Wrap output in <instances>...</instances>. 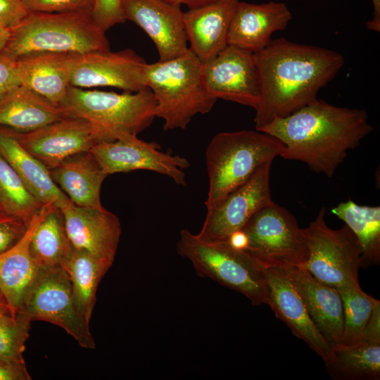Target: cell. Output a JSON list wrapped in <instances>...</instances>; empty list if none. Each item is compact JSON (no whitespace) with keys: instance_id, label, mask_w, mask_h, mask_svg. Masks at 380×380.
Returning <instances> with one entry per match:
<instances>
[{"instance_id":"cell-27","label":"cell","mask_w":380,"mask_h":380,"mask_svg":"<svg viewBox=\"0 0 380 380\" xmlns=\"http://www.w3.org/2000/svg\"><path fill=\"white\" fill-rule=\"evenodd\" d=\"M324 362L327 373L335 380H379L380 343L341 344L332 348Z\"/></svg>"},{"instance_id":"cell-37","label":"cell","mask_w":380,"mask_h":380,"mask_svg":"<svg viewBox=\"0 0 380 380\" xmlns=\"http://www.w3.org/2000/svg\"><path fill=\"white\" fill-rule=\"evenodd\" d=\"M23 0H0V25L13 28L29 13Z\"/></svg>"},{"instance_id":"cell-13","label":"cell","mask_w":380,"mask_h":380,"mask_svg":"<svg viewBox=\"0 0 380 380\" xmlns=\"http://www.w3.org/2000/svg\"><path fill=\"white\" fill-rule=\"evenodd\" d=\"M201 81L216 99L256 108L260 95L258 69L254 53L227 45L202 64Z\"/></svg>"},{"instance_id":"cell-18","label":"cell","mask_w":380,"mask_h":380,"mask_svg":"<svg viewBox=\"0 0 380 380\" xmlns=\"http://www.w3.org/2000/svg\"><path fill=\"white\" fill-rule=\"evenodd\" d=\"M270 300V307L298 338L322 360L329 356L331 347L312 322L306 306L285 270L266 269Z\"/></svg>"},{"instance_id":"cell-31","label":"cell","mask_w":380,"mask_h":380,"mask_svg":"<svg viewBox=\"0 0 380 380\" xmlns=\"http://www.w3.org/2000/svg\"><path fill=\"white\" fill-rule=\"evenodd\" d=\"M43 204L28 189L22 179L0 154V208L3 213L30 224Z\"/></svg>"},{"instance_id":"cell-36","label":"cell","mask_w":380,"mask_h":380,"mask_svg":"<svg viewBox=\"0 0 380 380\" xmlns=\"http://www.w3.org/2000/svg\"><path fill=\"white\" fill-rule=\"evenodd\" d=\"M28 224L17 217L0 213V253L13 246L25 234Z\"/></svg>"},{"instance_id":"cell-14","label":"cell","mask_w":380,"mask_h":380,"mask_svg":"<svg viewBox=\"0 0 380 380\" xmlns=\"http://www.w3.org/2000/svg\"><path fill=\"white\" fill-rule=\"evenodd\" d=\"M147 63L130 49L112 52L70 53V86L79 88L113 87L136 92L147 88Z\"/></svg>"},{"instance_id":"cell-40","label":"cell","mask_w":380,"mask_h":380,"mask_svg":"<svg viewBox=\"0 0 380 380\" xmlns=\"http://www.w3.org/2000/svg\"><path fill=\"white\" fill-rule=\"evenodd\" d=\"M363 341L380 343V302L375 306L367 324Z\"/></svg>"},{"instance_id":"cell-42","label":"cell","mask_w":380,"mask_h":380,"mask_svg":"<svg viewBox=\"0 0 380 380\" xmlns=\"http://www.w3.org/2000/svg\"><path fill=\"white\" fill-rule=\"evenodd\" d=\"M373 4V15L367 23V28L372 31H380V0H371Z\"/></svg>"},{"instance_id":"cell-30","label":"cell","mask_w":380,"mask_h":380,"mask_svg":"<svg viewBox=\"0 0 380 380\" xmlns=\"http://www.w3.org/2000/svg\"><path fill=\"white\" fill-rule=\"evenodd\" d=\"M111 266L87 252L73 248L62 265L70 278L77 307L89 323L95 306L98 286Z\"/></svg>"},{"instance_id":"cell-20","label":"cell","mask_w":380,"mask_h":380,"mask_svg":"<svg viewBox=\"0 0 380 380\" xmlns=\"http://www.w3.org/2000/svg\"><path fill=\"white\" fill-rule=\"evenodd\" d=\"M239 0H218L183 13L189 48L202 64L213 58L227 45L231 19Z\"/></svg>"},{"instance_id":"cell-34","label":"cell","mask_w":380,"mask_h":380,"mask_svg":"<svg viewBox=\"0 0 380 380\" xmlns=\"http://www.w3.org/2000/svg\"><path fill=\"white\" fill-rule=\"evenodd\" d=\"M91 15L98 27L105 32L114 25L125 22L121 0H94Z\"/></svg>"},{"instance_id":"cell-38","label":"cell","mask_w":380,"mask_h":380,"mask_svg":"<svg viewBox=\"0 0 380 380\" xmlns=\"http://www.w3.org/2000/svg\"><path fill=\"white\" fill-rule=\"evenodd\" d=\"M20 85L16 60L0 52V99Z\"/></svg>"},{"instance_id":"cell-16","label":"cell","mask_w":380,"mask_h":380,"mask_svg":"<svg viewBox=\"0 0 380 380\" xmlns=\"http://www.w3.org/2000/svg\"><path fill=\"white\" fill-rule=\"evenodd\" d=\"M125 20L140 27L152 39L159 61L172 59L189 49L180 6L164 0H121Z\"/></svg>"},{"instance_id":"cell-46","label":"cell","mask_w":380,"mask_h":380,"mask_svg":"<svg viewBox=\"0 0 380 380\" xmlns=\"http://www.w3.org/2000/svg\"><path fill=\"white\" fill-rule=\"evenodd\" d=\"M2 212L1 210V208H0V213Z\"/></svg>"},{"instance_id":"cell-28","label":"cell","mask_w":380,"mask_h":380,"mask_svg":"<svg viewBox=\"0 0 380 380\" xmlns=\"http://www.w3.org/2000/svg\"><path fill=\"white\" fill-rule=\"evenodd\" d=\"M72 246L65 228L61 209L48 205L30 241V253L38 267L62 266Z\"/></svg>"},{"instance_id":"cell-9","label":"cell","mask_w":380,"mask_h":380,"mask_svg":"<svg viewBox=\"0 0 380 380\" xmlns=\"http://www.w3.org/2000/svg\"><path fill=\"white\" fill-rule=\"evenodd\" d=\"M17 314L31 322L40 320L56 324L81 347L96 348L89 323L77 307L70 278L62 266L38 268Z\"/></svg>"},{"instance_id":"cell-2","label":"cell","mask_w":380,"mask_h":380,"mask_svg":"<svg viewBox=\"0 0 380 380\" xmlns=\"http://www.w3.org/2000/svg\"><path fill=\"white\" fill-rule=\"evenodd\" d=\"M372 129L366 110L336 106L317 99L260 131L284 144L280 157L303 162L331 178L348 151L357 147Z\"/></svg>"},{"instance_id":"cell-15","label":"cell","mask_w":380,"mask_h":380,"mask_svg":"<svg viewBox=\"0 0 380 380\" xmlns=\"http://www.w3.org/2000/svg\"><path fill=\"white\" fill-rule=\"evenodd\" d=\"M8 129L20 145L48 169L71 156L90 151L96 144L103 141L94 125L84 119L72 116L28 132Z\"/></svg>"},{"instance_id":"cell-33","label":"cell","mask_w":380,"mask_h":380,"mask_svg":"<svg viewBox=\"0 0 380 380\" xmlns=\"http://www.w3.org/2000/svg\"><path fill=\"white\" fill-rule=\"evenodd\" d=\"M31 321L20 314L0 310V360L25 362L23 353Z\"/></svg>"},{"instance_id":"cell-10","label":"cell","mask_w":380,"mask_h":380,"mask_svg":"<svg viewBox=\"0 0 380 380\" xmlns=\"http://www.w3.org/2000/svg\"><path fill=\"white\" fill-rule=\"evenodd\" d=\"M243 229L248 238L246 251L265 268L303 267L308 249L296 217L274 201L256 212Z\"/></svg>"},{"instance_id":"cell-45","label":"cell","mask_w":380,"mask_h":380,"mask_svg":"<svg viewBox=\"0 0 380 380\" xmlns=\"http://www.w3.org/2000/svg\"><path fill=\"white\" fill-rule=\"evenodd\" d=\"M8 310L6 301L0 291V310Z\"/></svg>"},{"instance_id":"cell-6","label":"cell","mask_w":380,"mask_h":380,"mask_svg":"<svg viewBox=\"0 0 380 380\" xmlns=\"http://www.w3.org/2000/svg\"><path fill=\"white\" fill-rule=\"evenodd\" d=\"M60 106L68 116L89 122L103 141L136 135L156 118L157 103L148 88L118 94L70 86Z\"/></svg>"},{"instance_id":"cell-7","label":"cell","mask_w":380,"mask_h":380,"mask_svg":"<svg viewBox=\"0 0 380 380\" xmlns=\"http://www.w3.org/2000/svg\"><path fill=\"white\" fill-rule=\"evenodd\" d=\"M177 251L201 277L238 291L253 305H270L266 268L247 251L234 249L227 241H203L186 229L180 232Z\"/></svg>"},{"instance_id":"cell-11","label":"cell","mask_w":380,"mask_h":380,"mask_svg":"<svg viewBox=\"0 0 380 380\" xmlns=\"http://www.w3.org/2000/svg\"><path fill=\"white\" fill-rule=\"evenodd\" d=\"M271 165H260L245 183L208 208L197 236L205 241H227L232 233L243 229L256 212L272 203Z\"/></svg>"},{"instance_id":"cell-21","label":"cell","mask_w":380,"mask_h":380,"mask_svg":"<svg viewBox=\"0 0 380 380\" xmlns=\"http://www.w3.org/2000/svg\"><path fill=\"white\" fill-rule=\"evenodd\" d=\"M308 312L331 349L341 345L343 304L339 292L316 279L303 267L285 270Z\"/></svg>"},{"instance_id":"cell-29","label":"cell","mask_w":380,"mask_h":380,"mask_svg":"<svg viewBox=\"0 0 380 380\" xmlns=\"http://www.w3.org/2000/svg\"><path fill=\"white\" fill-rule=\"evenodd\" d=\"M356 236L362 249L361 267L380 262V207L362 205L348 199L331 210Z\"/></svg>"},{"instance_id":"cell-41","label":"cell","mask_w":380,"mask_h":380,"mask_svg":"<svg viewBox=\"0 0 380 380\" xmlns=\"http://www.w3.org/2000/svg\"><path fill=\"white\" fill-rule=\"evenodd\" d=\"M227 242L232 248L238 251H246L248 246V238L243 229L232 233Z\"/></svg>"},{"instance_id":"cell-39","label":"cell","mask_w":380,"mask_h":380,"mask_svg":"<svg viewBox=\"0 0 380 380\" xmlns=\"http://www.w3.org/2000/svg\"><path fill=\"white\" fill-rule=\"evenodd\" d=\"M25 362L0 360V380H30Z\"/></svg>"},{"instance_id":"cell-25","label":"cell","mask_w":380,"mask_h":380,"mask_svg":"<svg viewBox=\"0 0 380 380\" xmlns=\"http://www.w3.org/2000/svg\"><path fill=\"white\" fill-rule=\"evenodd\" d=\"M0 154L43 204L61 209L71 203L51 178L49 170L20 145L8 127L3 126H0Z\"/></svg>"},{"instance_id":"cell-19","label":"cell","mask_w":380,"mask_h":380,"mask_svg":"<svg viewBox=\"0 0 380 380\" xmlns=\"http://www.w3.org/2000/svg\"><path fill=\"white\" fill-rule=\"evenodd\" d=\"M292 14L285 3L251 4L239 1L233 13L228 45L256 53L271 42L272 35L285 30Z\"/></svg>"},{"instance_id":"cell-44","label":"cell","mask_w":380,"mask_h":380,"mask_svg":"<svg viewBox=\"0 0 380 380\" xmlns=\"http://www.w3.org/2000/svg\"><path fill=\"white\" fill-rule=\"evenodd\" d=\"M11 30L10 28L0 25V52L6 47L10 37Z\"/></svg>"},{"instance_id":"cell-1","label":"cell","mask_w":380,"mask_h":380,"mask_svg":"<svg viewBox=\"0 0 380 380\" xmlns=\"http://www.w3.org/2000/svg\"><path fill=\"white\" fill-rule=\"evenodd\" d=\"M260 95L254 122L260 131L277 118L297 111L317 99L344 65L343 56L323 47L272 39L254 53Z\"/></svg>"},{"instance_id":"cell-26","label":"cell","mask_w":380,"mask_h":380,"mask_svg":"<svg viewBox=\"0 0 380 380\" xmlns=\"http://www.w3.org/2000/svg\"><path fill=\"white\" fill-rule=\"evenodd\" d=\"M67 116L60 106L23 85L0 99V126L18 132L34 130Z\"/></svg>"},{"instance_id":"cell-43","label":"cell","mask_w":380,"mask_h":380,"mask_svg":"<svg viewBox=\"0 0 380 380\" xmlns=\"http://www.w3.org/2000/svg\"><path fill=\"white\" fill-rule=\"evenodd\" d=\"M165 1L171 4L181 6L185 4L189 7V8H197L218 0H164Z\"/></svg>"},{"instance_id":"cell-5","label":"cell","mask_w":380,"mask_h":380,"mask_svg":"<svg viewBox=\"0 0 380 380\" xmlns=\"http://www.w3.org/2000/svg\"><path fill=\"white\" fill-rule=\"evenodd\" d=\"M284 150L280 141L261 131L217 134L205 151L209 179L206 208L217 204L249 179L260 165L281 156Z\"/></svg>"},{"instance_id":"cell-22","label":"cell","mask_w":380,"mask_h":380,"mask_svg":"<svg viewBox=\"0 0 380 380\" xmlns=\"http://www.w3.org/2000/svg\"><path fill=\"white\" fill-rule=\"evenodd\" d=\"M47 205H44L33 217L23 236L11 248L0 253V291L13 317L39 268L30 253V241Z\"/></svg>"},{"instance_id":"cell-12","label":"cell","mask_w":380,"mask_h":380,"mask_svg":"<svg viewBox=\"0 0 380 380\" xmlns=\"http://www.w3.org/2000/svg\"><path fill=\"white\" fill-rule=\"evenodd\" d=\"M90 151L108 175L146 170L169 177L177 185H186L185 170L190 166L186 158L163 152L156 143L136 135L99 142Z\"/></svg>"},{"instance_id":"cell-24","label":"cell","mask_w":380,"mask_h":380,"mask_svg":"<svg viewBox=\"0 0 380 380\" xmlns=\"http://www.w3.org/2000/svg\"><path fill=\"white\" fill-rule=\"evenodd\" d=\"M15 60L20 84L60 106L70 86V53L42 52Z\"/></svg>"},{"instance_id":"cell-32","label":"cell","mask_w":380,"mask_h":380,"mask_svg":"<svg viewBox=\"0 0 380 380\" xmlns=\"http://www.w3.org/2000/svg\"><path fill=\"white\" fill-rule=\"evenodd\" d=\"M343 304L341 343L350 346L364 341L367 324L379 300L365 293L360 286L337 290Z\"/></svg>"},{"instance_id":"cell-23","label":"cell","mask_w":380,"mask_h":380,"mask_svg":"<svg viewBox=\"0 0 380 380\" xmlns=\"http://www.w3.org/2000/svg\"><path fill=\"white\" fill-rule=\"evenodd\" d=\"M51 178L77 206L101 208V189L107 174L91 151L71 156L51 169Z\"/></svg>"},{"instance_id":"cell-3","label":"cell","mask_w":380,"mask_h":380,"mask_svg":"<svg viewBox=\"0 0 380 380\" xmlns=\"http://www.w3.org/2000/svg\"><path fill=\"white\" fill-rule=\"evenodd\" d=\"M11 30L2 52L14 59L42 52L82 54L110 51L106 32L94 22L91 11L30 12Z\"/></svg>"},{"instance_id":"cell-17","label":"cell","mask_w":380,"mask_h":380,"mask_svg":"<svg viewBox=\"0 0 380 380\" xmlns=\"http://www.w3.org/2000/svg\"><path fill=\"white\" fill-rule=\"evenodd\" d=\"M61 211L72 248L112 265L122 233L119 218L104 207H81L72 202Z\"/></svg>"},{"instance_id":"cell-8","label":"cell","mask_w":380,"mask_h":380,"mask_svg":"<svg viewBox=\"0 0 380 380\" xmlns=\"http://www.w3.org/2000/svg\"><path fill=\"white\" fill-rule=\"evenodd\" d=\"M325 208L303 229L308 258L303 268L316 279L336 290L360 286L358 271L362 249L353 232L345 224L330 228L324 220Z\"/></svg>"},{"instance_id":"cell-4","label":"cell","mask_w":380,"mask_h":380,"mask_svg":"<svg viewBox=\"0 0 380 380\" xmlns=\"http://www.w3.org/2000/svg\"><path fill=\"white\" fill-rule=\"evenodd\" d=\"M202 63L189 50L172 59L147 63L145 83L156 100V117L168 131L185 129L198 114H206L217 99L201 81Z\"/></svg>"},{"instance_id":"cell-35","label":"cell","mask_w":380,"mask_h":380,"mask_svg":"<svg viewBox=\"0 0 380 380\" xmlns=\"http://www.w3.org/2000/svg\"><path fill=\"white\" fill-rule=\"evenodd\" d=\"M29 12L64 13L91 11L94 0H23Z\"/></svg>"}]
</instances>
